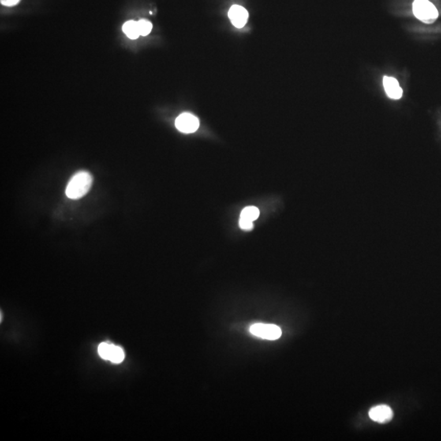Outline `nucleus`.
<instances>
[{
  "mask_svg": "<svg viewBox=\"0 0 441 441\" xmlns=\"http://www.w3.org/2000/svg\"><path fill=\"white\" fill-rule=\"evenodd\" d=\"M175 125L179 131L184 133H191L199 128V121L193 114L184 113L177 117Z\"/></svg>",
  "mask_w": 441,
  "mask_h": 441,
  "instance_id": "nucleus-4",
  "label": "nucleus"
},
{
  "mask_svg": "<svg viewBox=\"0 0 441 441\" xmlns=\"http://www.w3.org/2000/svg\"><path fill=\"white\" fill-rule=\"evenodd\" d=\"M111 346V344L107 343V342L100 344L99 346H98V353L104 360H109Z\"/></svg>",
  "mask_w": 441,
  "mask_h": 441,
  "instance_id": "nucleus-12",
  "label": "nucleus"
},
{
  "mask_svg": "<svg viewBox=\"0 0 441 441\" xmlns=\"http://www.w3.org/2000/svg\"><path fill=\"white\" fill-rule=\"evenodd\" d=\"M0 2L4 6L12 7L15 6L16 4L20 2V0H0Z\"/></svg>",
  "mask_w": 441,
  "mask_h": 441,
  "instance_id": "nucleus-14",
  "label": "nucleus"
},
{
  "mask_svg": "<svg viewBox=\"0 0 441 441\" xmlns=\"http://www.w3.org/2000/svg\"><path fill=\"white\" fill-rule=\"evenodd\" d=\"M368 415L373 421L386 423L392 419L393 411L387 405H378L370 409Z\"/></svg>",
  "mask_w": 441,
  "mask_h": 441,
  "instance_id": "nucleus-5",
  "label": "nucleus"
},
{
  "mask_svg": "<svg viewBox=\"0 0 441 441\" xmlns=\"http://www.w3.org/2000/svg\"><path fill=\"white\" fill-rule=\"evenodd\" d=\"M123 31L131 39H136L140 36L137 21L128 20L123 26Z\"/></svg>",
  "mask_w": 441,
  "mask_h": 441,
  "instance_id": "nucleus-8",
  "label": "nucleus"
},
{
  "mask_svg": "<svg viewBox=\"0 0 441 441\" xmlns=\"http://www.w3.org/2000/svg\"><path fill=\"white\" fill-rule=\"evenodd\" d=\"M383 85H384L385 91L389 98L392 99L398 100L401 98L403 95V90L394 78L385 76L383 78Z\"/></svg>",
  "mask_w": 441,
  "mask_h": 441,
  "instance_id": "nucleus-7",
  "label": "nucleus"
},
{
  "mask_svg": "<svg viewBox=\"0 0 441 441\" xmlns=\"http://www.w3.org/2000/svg\"><path fill=\"white\" fill-rule=\"evenodd\" d=\"M413 12L417 19L427 24L433 23L439 16L435 5L428 0H414Z\"/></svg>",
  "mask_w": 441,
  "mask_h": 441,
  "instance_id": "nucleus-2",
  "label": "nucleus"
},
{
  "mask_svg": "<svg viewBox=\"0 0 441 441\" xmlns=\"http://www.w3.org/2000/svg\"><path fill=\"white\" fill-rule=\"evenodd\" d=\"M137 25H138L139 31H140V35L142 36H147L152 30V24L146 19L138 20Z\"/></svg>",
  "mask_w": 441,
  "mask_h": 441,
  "instance_id": "nucleus-11",
  "label": "nucleus"
},
{
  "mask_svg": "<svg viewBox=\"0 0 441 441\" xmlns=\"http://www.w3.org/2000/svg\"><path fill=\"white\" fill-rule=\"evenodd\" d=\"M229 17L232 24L237 28H242L245 26L248 20V13L245 8L239 5H234L229 11Z\"/></svg>",
  "mask_w": 441,
  "mask_h": 441,
  "instance_id": "nucleus-6",
  "label": "nucleus"
},
{
  "mask_svg": "<svg viewBox=\"0 0 441 441\" xmlns=\"http://www.w3.org/2000/svg\"><path fill=\"white\" fill-rule=\"evenodd\" d=\"M92 184V177L88 172L80 171L71 178L65 189V195L72 199L84 197Z\"/></svg>",
  "mask_w": 441,
  "mask_h": 441,
  "instance_id": "nucleus-1",
  "label": "nucleus"
},
{
  "mask_svg": "<svg viewBox=\"0 0 441 441\" xmlns=\"http://www.w3.org/2000/svg\"><path fill=\"white\" fill-rule=\"evenodd\" d=\"M252 335L266 340H276L281 338L282 331L281 328L274 324L254 323L249 329Z\"/></svg>",
  "mask_w": 441,
  "mask_h": 441,
  "instance_id": "nucleus-3",
  "label": "nucleus"
},
{
  "mask_svg": "<svg viewBox=\"0 0 441 441\" xmlns=\"http://www.w3.org/2000/svg\"><path fill=\"white\" fill-rule=\"evenodd\" d=\"M124 359V352L122 348L112 345L109 360L113 362V363H115V364H119V363H121Z\"/></svg>",
  "mask_w": 441,
  "mask_h": 441,
  "instance_id": "nucleus-10",
  "label": "nucleus"
},
{
  "mask_svg": "<svg viewBox=\"0 0 441 441\" xmlns=\"http://www.w3.org/2000/svg\"><path fill=\"white\" fill-rule=\"evenodd\" d=\"M253 222H251V221H248V220L244 219V218H240V222H239V225H240V227L242 229V230H252V228H253Z\"/></svg>",
  "mask_w": 441,
  "mask_h": 441,
  "instance_id": "nucleus-13",
  "label": "nucleus"
},
{
  "mask_svg": "<svg viewBox=\"0 0 441 441\" xmlns=\"http://www.w3.org/2000/svg\"><path fill=\"white\" fill-rule=\"evenodd\" d=\"M259 214H260V212H259L258 207L249 206V207H245L243 210L241 214H240V218H244V219L253 222L259 218Z\"/></svg>",
  "mask_w": 441,
  "mask_h": 441,
  "instance_id": "nucleus-9",
  "label": "nucleus"
}]
</instances>
